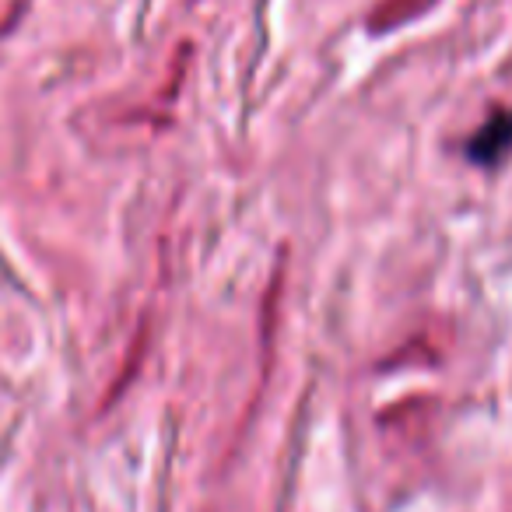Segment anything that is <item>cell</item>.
I'll return each instance as SVG.
<instances>
[{"label":"cell","instance_id":"obj_1","mask_svg":"<svg viewBox=\"0 0 512 512\" xmlns=\"http://www.w3.org/2000/svg\"><path fill=\"white\" fill-rule=\"evenodd\" d=\"M512 148V109L495 113L474 137H470V158L477 162H498Z\"/></svg>","mask_w":512,"mask_h":512}]
</instances>
